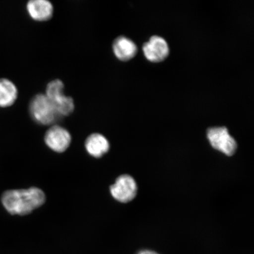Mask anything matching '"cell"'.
I'll return each mask as SVG.
<instances>
[{
	"instance_id": "cell-8",
	"label": "cell",
	"mask_w": 254,
	"mask_h": 254,
	"mask_svg": "<svg viewBox=\"0 0 254 254\" xmlns=\"http://www.w3.org/2000/svg\"><path fill=\"white\" fill-rule=\"evenodd\" d=\"M27 10L31 18L37 21H46L52 18L54 8L47 0H31L28 2Z\"/></svg>"
},
{
	"instance_id": "cell-10",
	"label": "cell",
	"mask_w": 254,
	"mask_h": 254,
	"mask_svg": "<svg viewBox=\"0 0 254 254\" xmlns=\"http://www.w3.org/2000/svg\"><path fill=\"white\" fill-rule=\"evenodd\" d=\"M88 153L95 158H100L110 150V143L105 136L99 133H94L88 136L85 142Z\"/></svg>"
},
{
	"instance_id": "cell-12",
	"label": "cell",
	"mask_w": 254,
	"mask_h": 254,
	"mask_svg": "<svg viewBox=\"0 0 254 254\" xmlns=\"http://www.w3.org/2000/svg\"><path fill=\"white\" fill-rule=\"evenodd\" d=\"M138 254H159L155 253L154 252H152V251L144 250V251H142V252H139Z\"/></svg>"
},
{
	"instance_id": "cell-5",
	"label": "cell",
	"mask_w": 254,
	"mask_h": 254,
	"mask_svg": "<svg viewBox=\"0 0 254 254\" xmlns=\"http://www.w3.org/2000/svg\"><path fill=\"white\" fill-rule=\"evenodd\" d=\"M110 190L111 195L117 201L128 203L135 198L138 187L135 180L129 175L125 174L117 178Z\"/></svg>"
},
{
	"instance_id": "cell-9",
	"label": "cell",
	"mask_w": 254,
	"mask_h": 254,
	"mask_svg": "<svg viewBox=\"0 0 254 254\" xmlns=\"http://www.w3.org/2000/svg\"><path fill=\"white\" fill-rule=\"evenodd\" d=\"M113 50L117 59L122 61H127L135 56L137 46L129 38L122 36L114 41Z\"/></svg>"
},
{
	"instance_id": "cell-2",
	"label": "cell",
	"mask_w": 254,
	"mask_h": 254,
	"mask_svg": "<svg viewBox=\"0 0 254 254\" xmlns=\"http://www.w3.org/2000/svg\"><path fill=\"white\" fill-rule=\"evenodd\" d=\"M29 111L32 119L41 125H54L61 118L55 106L45 94H37L32 98Z\"/></svg>"
},
{
	"instance_id": "cell-3",
	"label": "cell",
	"mask_w": 254,
	"mask_h": 254,
	"mask_svg": "<svg viewBox=\"0 0 254 254\" xmlns=\"http://www.w3.org/2000/svg\"><path fill=\"white\" fill-rule=\"evenodd\" d=\"M64 90V84L62 80L57 79L47 84L45 94L61 117L70 115L75 109L74 100L71 97L66 96Z\"/></svg>"
},
{
	"instance_id": "cell-7",
	"label": "cell",
	"mask_w": 254,
	"mask_h": 254,
	"mask_svg": "<svg viewBox=\"0 0 254 254\" xmlns=\"http://www.w3.org/2000/svg\"><path fill=\"white\" fill-rule=\"evenodd\" d=\"M142 49L146 58L154 62L162 61L169 54V46L167 41L158 36H152L144 44Z\"/></svg>"
},
{
	"instance_id": "cell-4",
	"label": "cell",
	"mask_w": 254,
	"mask_h": 254,
	"mask_svg": "<svg viewBox=\"0 0 254 254\" xmlns=\"http://www.w3.org/2000/svg\"><path fill=\"white\" fill-rule=\"evenodd\" d=\"M207 138L215 150L232 156L237 151V143L225 127H212L207 131Z\"/></svg>"
},
{
	"instance_id": "cell-6",
	"label": "cell",
	"mask_w": 254,
	"mask_h": 254,
	"mask_svg": "<svg viewBox=\"0 0 254 254\" xmlns=\"http://www.w3.org/2000/svg\"><path fill=\"white\" fill-rule=\"evenodd\" d=\"M44 141L51 150L62 153L70 145L71 136L70 133L63 127L53 125L47 130Z\"/></svg>"
},
{
	"instance_id": "cell-1",
	"label": "cell",
	"mask_w": 254,
	"mask_h": 254,
	"mask_svg": "<svg viewBox=\"0 0 254 254\" xmlns=\"http://www.w3.org/2000/svg\"><path fill=\"white\" fill-rule=\"evenodd\" d=\"M45 201V193L36 187L8 190L3 193L1 196L3 206L12 215L29 214L43 205Z\"/></svg>"
},
{
	"instance_id": "cell-11",
	"label": "cell",
	"mask_w": 254,
	"mask_h": 254,
	"mask_svg": "<svg viewBox=\"0 0 254 254\" xmlns=\"http://www.w3.org/2000/svg\"><path fill=\"white\" fill-rule=\"evenodd\" d=\"M17 88L13 82L7 79H0V107L12 106L17 100Z\"/></svg>"
}]
</instances>
